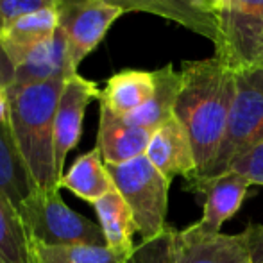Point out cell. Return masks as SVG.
<instances>
[{
    "instance_id": "9c48e42d",
    "label": "cell",
    "mask_w": 263,
    "mask_h": 263,
    "mask_svg": "<svg viewBox=\"0 0 263 263\" xmlns=\"http://www.w3.org/2000/svg\"><path fill=\"white\" fill-rule=\"evenodd\" d=\"M174 263H253L242 233L224 235L201 224L176 229Z\"/></svg>"
},
{
    "instance_id": "52a82bcc",
    "label": "cell",
    "mask_w": 263,
    "mask_h": 263,
    "mask_svg": "<svg viewBox=\"0 0 263 263\" xmlns=\"http://www.w3.org/2000/svg\"><path fill=\"white\" fill-rule=\"evenodd\" d=\"M97 84L90 79H84L79 73H73L63 84L59 95L58 111H55L54 124V153H55V170L58 177H63V168L70 151L77 147L83 131V120L88 106L101 99Z\"/></svg>"
},
{
    "instance_id": "4fadbf2b",
    "label": "cell",
    "mask_w": 263,
    "mask_h": 263,
    "mask_svg": "<svg viewBox=\"0 0 263 263\" xmlns=\"http://www.w3.org/2000/svg\"><path fill=\"white\" fill-rule=\"evenodd\" d=\"M153 131L138 127L124 117L101 106L97 145L106 165H122L131 159L143 156L149 147Z\"/></svg>"
},
{
    "instance_id": "83f0119b",
    "label": "cell",
    "mask_w": 263,
    "mask_h": 263,
    "mask_svg": "<svg viewBox=\"0 0 263 263\" xmlns=\"http://www.w3.org/2000/svg\"><path fill=\"white\" fill-rule=\"evenodd\" d=\"M91 2V0H55L58 4V9H63V7H72V6H81V4Z\"/></svg>"
},
{
    "instance_id": "8fae6325",
    "label": "cell",
    "mask_w": 263,
    "mask_h": 263,
    "mask_svg": "<svg viewBox=\"0 0 263 263\" xmlns=\"http://www.w3.org/2000/svg\"><path fill=\"white\" fill-rule=\"evenodd\" d=\"M145 156L168 181L179 176L188 183L197 176V159L190 136L176 115L153 133Z\"/></svg>"
},
{
    "instance_id": "d4e9b609",
    "label": "cell",
    "mask_w": 263,
    "mask_h": 263,
    "mask_svg": "<svg viewBox=\"0 0 263 263\" xmlns=\"http://www.w3.org/2000/svg\"><path fill=\"white\" fill-rule=\"evenodd\" d=\"M233 172L242 174L243 177L251 181L253 184L263 186V142L256 145L253 151L243 154L235 165L231 166Z\"/></svg>"
},
{
    "instance_id": "cb8c5ba5",
    "label": "cell",
    "mask_w": 263,
    "mask_h": 263,
    "mask_svg": "<svg viewBox=\"0 0 263 263\" xmlns=\"http://www.w3.org/2000/svg\"><path fill=\"white\" fill-rule=\"evenodd\" d=\"M49 7H58L55 0H0V34L18 18Z\"/></svg>"
},
{
    "instance_id": "4316f807",
    "label": "cell",
    "mask_w": 263,
    "mask_h": 263,
    "mask_svg": "<svg viewBox=\"0 0 263 263\" xmlns=\"http://www.w3.org/2000/svg\"><path fill=\"white\" fill-rule=\"evenodd\" d=\"M9 124V99H7L6 84L0 81V125Z\"/></svg>"
},
{
    "instance_id": "e0dca14e",
    "label": "cell",
    "mask_w": 263,
    "mask_h": 263,
    "mask_svg": "<svg viewBox=\"0 0 263 263\" xmlns=\"http://www.w3.org/2000/svg\"><path fill=\"white\" fill-rule=\"evenodd\" d=\"M156 83L153 72L143 70H124L106 81L101 91V106H106L120 117L135 113L153 99Z\"/></svg>"
},
{
    "instance_id": "44dd1931",
    "label": "cell",
    "mask_w": 263,
    "mask_h": 263,
    "mask_svg": "<svg viewBox=\"0 0 263 263\" xmlns=\"http://www.w3.org/2000/svg\"><path fill=\"white\" fill-rule=\"evenodd\" d=\"M107 246H45L29 240V263H127Z\"/></svg>"
},
{
    "instance_id": "484cf974",
    "label": "cell",
    "mask_w": 263,
    "mask_h": 263,
    "mask_svg": "<svg viewBox=\"0 0 263 263\" xmlns=\"http://www.w3.org/2000/svg\"><path fill=\"white\" fill-rule=\"evenodd\" d=\"M253 263H263V224H249L242 231Z\"/></svg>"
},
{
    "instance_id": "277c9868",
    "label": "cell",
    "mask_w": 263,
    "mask_h": 263,
    "mask_svg": "<svg viewBox=\"0 0 263 263\" xmlns=\"http://www.w3.org/2000/svg\"><path fill=\"white\" fill-rule=\"evenodd\" d=\"M29 240L45 246H106L97 222L65 204L59 190H38L18 208Z\"/></svg>"
},
{
    "instance_id": "d6986e66",
    "label": "cell",
    "mask_w": 263,
    "mask_h": 263,
    "mask_svg": "<svg viewBox=\"0 0 263 263\" xmlns=\"http://www.w3.org/2000/svg\"><path fill=\"white\" fill-rule=\"evenodd\" d=\"M93 210L97 213L99 226L104 233L106 246L129 260L136 249L133 238L138 229H136L135 215L125 199L120 195V192L115 190L99 199L93 204Z\"/></svg>"
},
{
    "instance_id": "5b68a950",
    "label": "cell",
    "mask_w": 263,
    "mask_h": 263,
    "mask_svg": "<svg viewBox=\"0 0 263 263\" xmlns=\"http://www.w3.org/2000/svg\"><path fill=\"white\" fill-rule=\"evenodd\" d=\"M115 188L135 215L142 240H153L166 229L170 183L143 154L122 165H107Z\"/></svg>"
},
{
    "instance_id": "f1b7e54d",
    "label": "cell",
    "mask_w": 263,
    "mask_h": 263,
    "mask_svg": "<svg viewBox=\"0 0 263 263\" xmlns=\"http://www.w3.org/2000/svg\"><path fill=\"white\" fill-rule=\"evenodd\" d=\"M202 4H204L208 9H211L215 13V11H217V7L222 4V0H202Z\"/></svg>"
},
{
    "instance_id": "f546056e",
    "label": "cell",
    "mask_w": 263,
    "mask_h": 263,
    "mask_svg": "<svg viewBox=\"0 0 263 263\" xmlns=\"http://www.w3.org/2000/svg\"><path fill=\"white\" fill-rule=\"evenodd\" d=\"M0 263H6V261H4V260H0Z\"/></svg>"
},
{
    "instance_id": "603a6c76",
    "label": "cell",
    "mask_w": 263,
    "mask_h": 263,
    "mask_svg": "<svg viewBox=\"0 0 263 263\" xmlns=\"http://www.w3.org/2000/svg\"><path fill=\"white\" fill-rule=\"evenodd\" d=\"M174 236L176 228L166 229L153 240H142L127 263H174Z\"/></svg>"
},
{
    "instance_id": "6da1fadb",
    "label": "cell",
    "mask_w": 263,
    "mask_h": 263,
    "mask_svg": "<svg viewBox=\"0 0 263 263\" xmlns=\"http://www.w3.org/2000/svg\"><path fill=\"white\" fill-rule=\"evenodd\" d=\"M179 73L181 88L174 115L190 136L197 159L194 179H197L208 170L224 140L235 99V73L215 55L183 61Z\"/></svg>"
},
{
    "instance_id": "7a4b0ae2",
    "label": "cell",
    "mask_w": 263,
    "mask_h": 263,
    "mask_svg": "<svg viewBox=\"0 0 263 263\" xmlns=\"http://www.w3.org/2000/svg\"><path fill=\"white\" fill-rule=\"evenodd\" d=\"M65 81L6 84L14 142L42 190H61L55 170L54 124Z\"/></svg>"
},
{
    "instance_id": "7c38bea8",
    "label": "cell",
    "mask_w": 263,
    "mask_h": 263,
    "mask_svg": "<svg viewBox=\"0 0 263 263\" xmlns=\"http://www.w3.org/2000/svg\"><path fill=\"white\" fill-rule=\"evenodd\" d=\"M124 13H147L165 18L211 43L217 40V16L202 0H104Z\"/></svg>"
},
{
    "instance_id": "ba28073f",
    "label": "cell",
    "mask_w": 263,
    "mask_h": 263,
    "mask_svg": "<svg viewBox=\"0 0 263 263\" xmlns=\"http://www.w3.org/2000/svg\"><path fill=\"white\" fill-rule=\"evenodd\" d=\"M124 14L104 0H91L81 6L59 9V27L68 43V55L73 68L104 40L109 27Z\"/></svg>"
},
{
    "instance_id": "5bb4252c",
    "label": "cell",
    "mask_w": 263,
    "mask_h": 263,
    "mask_svg": "<svg viewBox=\"0 0 263 263\" xmlns=\"http://www.w3.org/2000/svg\"><path fill=\"white\" fill-rule=\"evenodd\" d=\"M251 184L247 177L233 170L202 184L199 194L204 195V206L199 224L210 231H220L224 222L242 208Z\"/></svg>"
},
{
    "instance_id": "3957f363",
    "label": "cell",
    "mask_w": 263,
    "mask_h": 263,
    "mask_svg": "<svg viewBox=\"0 0 263 263\" xmlns=\"http://www.w3.org/2000/svg\"><path fill=\"white\" fill-rule=\"evenodd\" d=\"M235 99L218 153L204 174L186 183L199 194L201 186L229 172L243 154L263 142V68L235 70Z\"/></svg>"
},
{
    "instance_id": "8992f818",
    "label": "cell",
    "mask_w": 263,
    "mask_h": 263,
    "mask_svg": "<svg viewBox=\"0 0 263 263\" xmlns=\"http://www.w3.org/2000/svg\"><path fill=\"white\" fill-rule=\"evenodd\" d=\"M215 58L235 70L263 68V0H222Z\"/></svg>"
},
{
    "instance_id": "2e32d148",
    "label": "cell",
    "mask_w": 263,
    "mask_h": 263,
    "mask_svg": "<svg viewBox=\"0 0 263 263\" xmlns=\"http://www.w3.org/2000/svg\"><path fill=\"white\" fill-rule=\"evenodd\" d=\"M36 190L38 184L14 142L11 125H0V194L18 211Z\"/></svg>"
},
{
    "instance_id": "30bf717a",
    "label": "cell",
    "mask_w": 263,
    "mask_h": 263,
    "mask_svg": "<svg viewBox=\"0 0 263 263\" xmlns=\"http://www.w3.org/2000/svg\"><path fill=\"white\" fill-rule=\"evenodd\" d=\"M77 73L68 55V43L63 29L47 42L25 52L11 66V76L4 84H34L47 81H66Z\"/></svg>"
},
{
    "instance_id": "4dcf8cb0",
    "label": "cell",
    "mask_w": 263,
    "mask_h": 263,
    "mask_svg": "<svg viewBox=\"0 0 263 263\" xmlns=\"http://www.w3.org/2000/svg\"><path fill=\"white\" fill-rule=\"evenodd\" d=\"M0 81H2V79H0Z\"/></svg>"
},
{
    "instance_id": "9a60e30c",
    "label": "cell",
    "mask_w": 263,
    "mask_h": 263,
    "mask_svg": "<svg viewBox=\"0 0 263 263\" xmlns=\"http://www.w3.org/2000/svg\"><path fill=\"white\" fill-rule=\"evenodd\" d=\"M59 29V9L34 11L18 18L0 34V50L6 54L9 65L13 66L18 59L40 43L47 42Z\"/></svg>"
},
{
    "instance_id": "7402d4cb",
    "label": "cell",
    "mask_w": 263,
    "mask_h": 263,
    "mask_svg": "<svg viewBox=\"0 0 263 263\" xmlns=\"http://www.w3.org/2000/svg\"><path fill=\"white\" fill-rule=\"evenodd\" d=\"M0 260L29 263V236L18 211L0 194Z\"/></svg>"
},
{
    "instance_id": "ac0fdd59",
    "label": "cell",
    "mask_w": 263,
    "mask_h": 263,
    "mask_svg": "<svg viewBox=\"0 0 263 263\" xmlns=\"http://www.w3.org/2000/svg\"><path fill=\"white\" fill-rule=\"evenodd\" d=\"M59 188H66L90 204H95L99 199L117 190L99 147L73 161L68 172L59 179Z\"/></svg>"
},
{
    "instance_id": "ffe728a7",
    "label": "cell",
    "mask_w": 263,
    "mask_h": 263,
    "mask_svg": "<svg viewBox=\"0 0 263 263\" xmlns=\"http://www.w3.org/2000/svg\"><path fill=\"white\" fill-rule=\"evenodd\" d=\"M153 73L154 83H156L153 99L145 106H142L135 113L124 118L131 122L133 125H138V127L149 129L154 133L159 125H163L174 117V109H176L177 95H179L181 88V73L176 72L172 63L165 65L163 68L154 70Z\"/></svg>"
}]
</instances>
